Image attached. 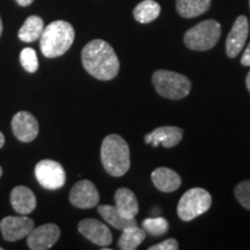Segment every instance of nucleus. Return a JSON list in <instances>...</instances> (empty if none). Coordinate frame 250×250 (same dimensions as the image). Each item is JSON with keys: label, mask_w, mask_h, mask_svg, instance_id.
<instances>
[{"label": "nucleus", "mask_w": 250, "mask_h": 250, "mask_svg": "<svg viewBox=\"0 0 250 250\" xmlns=\"http://www.w3.org/2000/svg\"><path fill=\"white\" fill-rule=\"evenodd\" d=\"M43 30H44L43 19L37 17V15H30L29 18L26 19L22 27L19 29L18 36L22 42L31 43L40 40Z\"/></svg>", "instance_id": "obj_18"}, {"label": "nucleus", "mask_w": 250, "mask_h": 250, "mask_svg": "<svg viewBox=\"0 0 250 250\" xmlns=\"http://www.w3.org/2000/svg\"><path fill=\"white\" fill-rule=\"evenodd\" d=\"M20 62L22 67L29 73H35L39 68V58L33 48H24L20 54Z\"/></svg>", "instance_id": "obj_24"}, {"label": "nucleus", "mask_w": 250, "mask_h": 250, "mask_svg": "<svg viewBox=\"0 0 250 250\" xmlns=\"http://www.w3.org/2000/svg\"><path fill=\"white\" fill-rule=\"evenodd\" d=\"M249 22L245 15H240L234 22L226 40V54L229 58H235L242 51L248 39Z\"/></svg>", "instance_id": "obj_13"}, {"label": "nucleus", "mask_w": 250, "mask_h": 250, "mask_svg": "<svg viewBox=\"0 0 250 250\" xmlns=\"http://www.w3.org/2000/svg\"><path fill=\"white\" fill-rule=\"evenodd\" d=\"M211 0H176V9L182 18L199 17L208 11Z\"/></svg>", "instance_id": "obj_21"}, {"label": "nucleus", "mask_w": 250, "mask_h": 250, "mask_svg": "<svg viewBox=\"0 0 250 250\" xmlns=\"http://www.w3.org/2000/svg\"><path fill=\"white\" fill-rule=\"evenodd\" d=\"M98 212L104 219L105 223L110 225L111 227L116 228V229L123 230L124 228L137 225L136 219H125L124 217H122L116 206L100 205L98 208Z\"/></svg>", "instance_id": "obj_20"}, {"label": "nucleus", "mask_w": 250, "mask_h": 250, "mask_svg": "<svg viewBox=\"0 0 250 250\" xmlns=\"http://www.w3.org/2000/svg\"><path fill=\"white\" fill-rule=\"evenodd\" d=\"M152 83L159 95L170 100L187 98L191 90L190 80L183 74L173 71H155L152 76Z\"/></svg>", "instance_id": "obj_4"}, {"label": "nucleus", "mask_w": 250, "mask_h": 250, "mask_svg": "<svg viewBox=\"0 0 250 250\" xmlns=\"http://www.w3.org/2000/svg\"><path fill=\"white\" fill-rule=\"evenodd\" d=\"M246 86L250 93V71L248 72V74H247V77H246Z\"/></svg>", "instance_id": "obj_29"}, {"label": "nucleus", "mask_w": 250, "mask_h": 250, "mask_svg": "<svg viewBox=\"0 0 250 250\" xmlns=\"http://www.w3.org/2000/svg\"><path fill=\"white\" fill-rule=\"evenodd\" d=\"M142 226L145 230L146 234H149L152 236H161L165 235L169 229V224L162 217H154L147 218L143 221Z\"/></svg>", "instance_id": "obj_23"}, {"label": "nucleus", "mask_w": 250, "mask_h": 250, "mask_svg": "<svg viewBox=\"0 0 250 250\" xmlns=\"http://www.w3.org/2000/svg\"><path fill=\"white\" fill-rule=\"evenodd\" d=\"M78 229L96 246L105 247L112 242V234L109 227L96 219H83L78 225Z\"/></svg>", "instance_id": "obj_12"}, {"label": "nucleus", "mask_w": 250, "mask_h": 250, "mask_svg": "<svg viewBox=\"0 0 250 250\" xmlns=\"http://www.w3.org/2000/svg\"><path fill=\"white\" fill-rule=\"evenodd\" d=\"M15 1H17L18 5L22 6V7H26V6H29L33 4L34 0H15Z\"/></svg>", "instance_id": "obj_28"}, {"label": "nucleus", "mask_w": 250, "mask_h": 250, "mask_svg": "<svg viewBox=\"0 0 250 250\" xmlns=\"http://www.w3.org/2000/svg\"><path fill=\"white\" fill-rule=\"evenodd\" d=\"M220 35V23L215 20H205L187 31L184 44L193 51H206L217 44Z\"/></svg>", "instance_id": "obj_5"}, {"label": "nucleus", "mask_w": 250, "mask_h": 250, "mask_svg": "<svg viewBox=\"0 0 250 250\" xmlns=\"http://www.w3.org/2000/svg\"><path fill=\"white\" fill-rule=\"evenodd\" d=\"M35 227L34 220L27 215H8L0 221V232L5 241L15 242L24 239Z\"/></svg>", "instance_id": "obj_8"}, {"label": "nucleus", "mask_w": 250, "mask_h": 250, "mask_svg": "<svg viewBox=\"0 0 250 250\" xmlns=\"http://www.w3.org/2000/svg\"><path fill=\"white\" fill-rule=\"evenodd\" d=\"M146 239V232L144 228L132 225L122 230V235L118 239V248L122 250H134L142 245Z\"/></svg>", "instance_id": "obj_19"}, {"label": "nucleus", "mask_w": 250, "mask_h": 250, "mask_svg": "<svg viewBox=\"0 0 250 250\" xmlns=\"http://www.w3.org/2000/svg\"><path fill=\"white\" fill-rule=\"evenodd\" d=\"M12 131L15 138L22 143H30L39 134V122L33 114L19 111L12 118Z\"/></svg>", "instance_id": "obj_11"}, {"label": "nucleus", "mask_w": 250, "mask_h": 250, "mask_svg": "<svg viewBox=\"0 0 250 250\" xmlns=\"http://www.w3.org/2000/svg\"><path fill=\"white\" fill-rule=\"evenodd\" d=\"M2 34V21H1V18H0V36H1Z\"/></svg>", "instance_id": "obj_31"}, {"label": "nucleus", "mask_w": 250, "mask_h": 250, "mask_svg": "<svg viewBox=\"0 0 250 250\" xmlns=\"http://www.w3.org/2000/svg\"><path fill=\"white\" fill-rule=\"evenodd\" d=\"M35 177L41 186L46 190H58L66 182V173L57 161L41 160L35 166Z\"/></svg>", "instance_id": "obj_7"}, {"label": "nucleus", "mask_w": 250, "mask_h": 250, "mask_svg": "<svg viewBox=\"0 0 250 250\" xmlns=\"http://www.w3.org/2000/svg\"><path fill=\"white\" fill-rule=\"evenodd\" d=\"M161 7L154 0H143L133 9V17L140 23H149L160 15Z\"/></svg>", "instance_id": "obj_22"}, {"label": "nucleus", "mask_w": 250, "mask_h": 250, "mask_svg": "<svg viewBox=\"0 0 250 250\" xmlns=\"http://www.w3.org/2000/svg\"><path fill=\"white\" fill-rule=\"evenodd\" d=\"M212 197L203 188H192L183 193L177 204V214L183 221H191L210 210Z\"/></svg>", "instance_id": "obj_6"}, {"label": "nucleus", "mask_w": 250, "mask_h": 250, "mask_svg": "<svg viewBox=\"0 0 250 250\" xmlns=\"http://www.w3.org/2000/svg\"><path fill=\"white\" fill-rule=\"evenodd\" d=\"M241 64L243 66H250V43L246 48L245 52H243L242 58H241Z\"/></svg>", "instance_id": "obj_27"}, {"label": "nucleus", "mask_w": 250, "mask_h": 250, "mask_svg": "<svg viewBox=\"0 0 250 250\" xmlns=\"http://www.w3.org/2000/svg\"><path fill=\"white\" fill-rule=\"evenodd\" d=\"M115 203L122 217L125 219H134L139 212V204L132 190L127 188H120L115 192Z\"/></svg>", "instance_id": "obj_17"}, {"label": "nucleus", "mask_w": 250, "mask_h": 250, "mask_svg": "<svg viewBox=\"0 0 250 250\" xmlns=\"http://www.w3.org/2000/svg\"><path fill=\"white\" fill-rule=\"evenodd\" d=\"M61 236V229L55 224H44L34 227L27 236V245L31 250L50 249Z\"/></svg>", "instance_id": "obj_9"}, {"label": "nucleus", "mask_w": 250, "mask_h": 250, "mask_svg": "<svg viewBox=\"0 0 250 250\" xmlns=\"http://www.w3.org/2000/svg\"><path fill=\"white\" fill-rule=\"evenodd\" d=\"M74 28L67 21L57 20L48 24L40 37V48L46 58H56L68 51L74 42Z\"/></svg>", "instance_id": "obj_3"}, {"label": "nucleus", "mask_w": 250, "mask_h": 250, "mask_svg": "<svg viewBox=\"0 0 250 250\" xmlns=\"http://www.w3.org/2000/svg\"><path fill=\"white\" fill-rule=\"evenodd\" d=\"M4 145H5V137L4 134H2V132H0V148H1Z\"/></svg>", "instance_id": "obj_30"}, {"label": "nucleus", "mask_w": 250, "mask_h": 250, "mask_svg": "<svg viewBox=\"0 0 250 250\" xmlns=\"http://www.w3.org/2000/svg\"><path fill=\"white\" fill-rule=\"evenodd\" d=\"M183 137V130L177 126H160L156 127L152 132L145 136V143L151 144L152 146L162 145L166 148H170L176 146Z\"/></svg>", "instance_id": "obj_14"}, {"label": "nucleus", "mask_w": 250, "mask_h": 250, "mask_svg": "<svg viewBox=\"0 0 250 250\" xmlns=\"http://www.w3.org/2000/svg\"><path fill=\"white\" fill-rule=\"evenodd\" d=\"M4 248H2V247H0V250H2Z\"/></svg>", "instance_id": "obj_33"}, {"label": "nucleus", "mask_w": 250, "mask_h": 250, "mask_svg": "<svg viewBox=\"0 0 250 250\" xmlns=\"http://www.w3.org/2000/svg\"><path fill=\"white\" fill-rule=\"evenodd\" d=\"M234 195L240 205L250 211V180L242 181L237 184L234 189Z\"/></svg>", "instance_id": "obj_25"}, {"label": "nucleus", "mask_w": 250, "mask_h": 250, "mask_svg": "<svg viewBox=\"0 0 250 250\" xmlns=\"http://www.w3.org/2000/svg\"><path fill=\"white\" fill-rule=\"evenodd\" d=\"M36 197L29 188L24 186L15 187L11 192V204L18 214L27 215L35 210Z\"/></svg>", "instance_id": "obj_15"}, {"label": "nucleus", "mask_w": 250, "mask_h": 250, "mask_svg": "<svg viewBox=\"0 0 250 250\" xmlns=\"http://www.w3.org/2000/svg\"><path fill=\"white\" fill-rule=\"evenodd\" d=\"M83 66L90 76L99 80H111L120 72V61L109 43L103 40H93L81 51Z\"/></svg>", "instance_id": "obj_1"}, {"label": "nucleus", "mask_w": 250, "mask_h": 250, "mask_svg": "<svg viewBox=\"0 0 250 250\" xmlns=\"http://www.w3.org/2000/svg\"><path fill=\"white\" fill-rule=\"evenodd\" d=\"M152 181L155 188L162 192H173L181 187L182 180L176 171L170 168H156L152 173Z\"/></svg>", "instance_id": "obj_16"}, {"label": "nucleus", "mask_w": 250, "mask_h": 250, "mask_svg": "<svg viewBox=\"0 0 250 250\" xmlns=\"http://www.w3.org/2000/svg\"><path fill=\"white\" fill-rule=\"evenodd\" d=\"M1 175H2V169H1V167H0V177H1Z\"/></svg>", "instance_id": "obj_32"}, {"label": "nucleus", "mask_w": 250, "mask_h": 250, "mask_svg": "<svg viewBox=\"0 0 250 250\" xmlns=\"http://www.w3.org/2000/svg\"><path fill=\"white\" fill-rule=\"evenodd\" d=\"M101 162L104 170L114 177H121L130 168V148L120 134L112 133L103 139Z\"/></svg>", "instance_id": "obj_2"}, {"label": "nucleus", "mask_w": 250, "mask_h": 250, "mask_svg": "<svg viewBox=\"0 0 250 250\" xmlns=\"http://www.w3.org/2000/svg\"><path fill=\"white\" fill-rule=\"evenodd\" d=\"M180 248L179 242L175 239H167L165 241L149 247L148 250H177Z\"/></svg>", "instance_id": "obj_26"}, {"label": "nucleus", "mask_w": 250, "mask_h": 250, "mask_svg": "<svg viewBox=\"0 0 250 250\" xmlns=\"http://www.w3.org/2000/svg\"><path fill=\"white\" fill-rule=\"evenodd\" d=\"M100 193L95 184L88 180H81L72 187L70 202L78 208H92L99 204Z\"/></svg>", "instance_id": "obj_10"}]
</instances>
